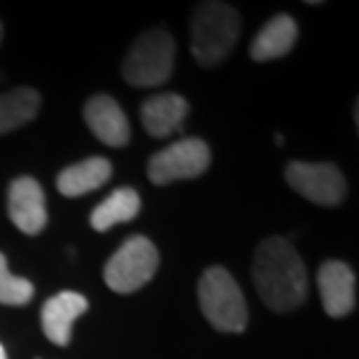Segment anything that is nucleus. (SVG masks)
<instances>
[{
	"label": "nucleus",
	"instance_id": "nucleus-1",
	"mask_svg": "<svg viewBox=\"0 0 359 359\" xmlns=\"http://www.w3.org/2000/svg\"><path fill=\"white\" fill-rule=\"evenodd\" d=\"M252 280L266 308L292 313L308 297V273L297 250L285 238H266L257 248Z\"/></svg>",
	"mask_w": 359,
	"mask_h": 359
},
{
	"label": "nucleus",
	"instance_id": "nucleus-2",
	"mask_svg": "<svg viewBox=\"0 0 359 359\" xmlns=\"http://www.w3.org/2000/svg\"><path fill=\"white\" fill-rule=\"evenodd\" d=\"M241 35V17L226 3H201L191 17V56L198 66H219L233 52Z\"/></svg>",
	"mask_w": 359,
	"mask_h": 359
},
{
	"label": "nucleus",
	"instance_id": "nucleus-3",
	"mask_svg": "<svg viewBox=\"0 0 359 359\" xmlns=\"http://www.w3.org/2000/svg\"><path fill=\"white\" fill-rule=\"evenodd\" d=\"M198 306L215 332L243 334L248 327V304L238 283L224 266H210L198 280Z\"/></svg>",
	"mask_w": 359,
	"mask_h": 359
},
{
	"label": "nucleus",
	"instance_id": "nucleus-4",
	"mask_svg": "<svg viewBox=\"0 0 359 359\" xmlns=\"http://www.w3.org/2000/svg\"><path fill=\"white\" fill-rule=\"evenodd\" d=\"M173 66L175 42L166 31L154 28L135 40L124 59L121 75L131 87H159L173 75Z\"/></svg>",
	"mask_w": 359,
	"mask_h": 359
},
{
	"label": "nucleus",
	"instance_id": "nucleus-5",
	"mask_svg": "<svg viewBox=\"0 0 359 359\" xmlns=\"http://www.w3.org/2000/svg\"><path fill=\"white\" fill-rule=\"evenodd\" d=\"M159 269V250L145 236H131L103 269V280L112 292L133 294L145 287Z\"/></svg>",
	"mask_w": 359,
	"mask_h": 359
},
{
	"label": "nucleus",
	"instance_id": "nucleus-6",
	"mask_svg": "<svg viewBox=\"0 0 359 359\" xmlns=\"http://www.w3.org/2000/svg\"><path fill=\"white\" fill-rule=\"evenodd\" d=\"M212 161L210 147L201 138H184L156 152L147 163V177L156 187L203 175Z\"/></svg>",
	"mask_w": 359,
	"mask_h": 359
},
{
	"label": "nucleus",
	"instance_id": "nucleus-7",
	"mask_svg": "<svg viewBox=\"0 0 359 359\" xmlns=\"http://www.w3.org/2000/svg\"><path fill=\"white\" fill-rule=\"evenodd\" d=\"M285 180L294 191L318 205H339L348 194L346 177L334 163L292 161L285 168Z\"/></svg>",
	"mask_w": 359,
	"mask_h": 359
},
{
	"label": "nucleus",
	"instance_id": "nucleus-8",
	"mask_svg": "<svg viewBox=\"0 0 359 359\" xmlns=\"http://www.w3.org/2000/svg\"><path fill=\"white\" fill-rule=\"evenodd\" d=\"M7 215L26 236H38L47 226V201L38 180L28 175L12 180L7 189Z\"/></svg>",
	"mask_w": 359,
	"mask_h": 359
},
{
	"label": "nucleus",
	"instance_id": "nucleus-9",
	"mask_svg": "<svg viewBox=\"0 0 359 359\" xmlns=\"http://www.w3.org/2000/svg\"><path fill=\"white\" fill-rule=\"evenodd\" d=\"M355 271L343 262H325L318 271L322 308L329 318H346L357 306Z\"/></svg>",
	"mask_w": 359,
	"mask_h": 359
},
{
	"label": "nucleus",
	"instance_id": "nucleus-10",
	"mask_svg": "<svg viewBox=\"0 0 359 359\" xmlns=\"http://www.w3.org/2000/svg\"><path fill=\"white\" fill-rule=\"evenodd\" d=\"M89 311V299L80 292H59L52 299L45 301L40 313L42 332L54 346L66 348L73 341V325L75 320Z\"/></svg>",
	"mask_w": 359,
	"mask_h": 359
},
{
	"label": "nucleus",
	"instance_id": "nucleus-11",
	"mask_svg": "<svg viewBox=\"0 0 359 359\" xmlns=\"http://www.w3.org/2000/svg\"><path fill=\"white\" fill-rule=\"evenodd\" d=\"M84 121L89 131L107 147H124L131 140L128 119L112 96H105V93L91 96L84 105Z\"/></svg>",
	"mask_w": 359,
	"mask_h": 359
},
{
	"label": "nucleus",
	"instance_id": "nucleus-12",
	"mask_svg": "<svg viewBox=\"0 0 359 359\" xmlns=\"http://www.w3.org/2000/svg\"><path fill=\"white\" fill-rule=\"evenodd\" d=\"M187 112L189 103L180 93H156L142 103L140 119L152 138H168L182 128Z\"/></svg>",
	"mask_w": 359,
	"mask_h": 359
},
{
	"label": "nucleus",
	"instance_id": "nucleus-13",
	"mask_svg": "<svg viewBox=\"0 0 359 359\" xmlns=\"http://www.w3.org/2000/svg\"><path fill=\"white\" fill-rule=\"evenodd\" d=\"M299 38V26L290 14H276L269 19L257 38L250 45V59L252 61H276L292 52Z\"/></svg>",
	"mask_w": 359,
	"mask_h": 359
},
{
	"label": "nucleus",
	"instance_id": "nucleus-14",
	"mask_svg": "<svg viewBox=\"0 0 359 359\" xmlns=\"http://www.w3.org/2000/svg\"><path fill=\"white\" fill-rule=\"evenodd\" d=\"M112 177V163L103 156H89L75 166L63 168L56 177V189L68 198H80L84 194L100 189Z\"/></svg>",
	"mask_w": 359,
	"mask_h": 359
},
{
	"label": "nucleus",
	"instance_id": "nucleus-15",
	"mask_svg": "<svg viewBox=\"0 0 359 359\" xmlns=\"http://www.w3.org/2000/svg\"><path fill=\"white\" fill-rule=\"evenodd\" d=\"M138 212H140L138 191L131 189V187H119V189H114L110 196L105 201H100V203L93 208L89 222L96 231L103 233L107 229L135 219Z\"/></svg>",
	"mask_w": 359,
	"mask_h": 359
},
{
	"label": "nucleus",
	"instance_id": "nucleus-16",
	"mask_svg": "<svg viewBox=\"0 0 359 359\" xmlns=\"http://www.w3.org/2000/svg\"><path fill=\"white\" fill-rule=\"evenodd\" d=\"M40 110V93L31 87H19L0 93V135L28 124Z\"/></svg>",
	"mask_w": 359,
	"mask_h": 359
},
{
	"label": "nucleus",
	"instance_id": "nucleus-17",
	"mask_svg": "<svg viewBox=\"0 0 359 359\" xmlns=\"http://www.w3.org/2000/svg\"><path fill=\"white\" fill-rule=\"evenodd\" d=\"M35 287L31 280L12 276L7 266V257L0 252V304L3 306H26L33 299Z\"/></svg>",
	"mask_w": 359,
	"mask_h": 359
},
{
	"label": "nucleus",
	"instance_id": "nucleus-18",
	"mask_svg": "<svg viewBox=\"0 0 359 359\" xmlns=\"http://www.w3.org/2000/svg\"><path fill=\"white\" fill-rule=\"evenodd\" d=\"M0 359H7V353H5V348L0 346Z\"/></svg>",
	"mask_w": 359,
	"mask_h": 359
},
{
	"label": "nucleus",
	"instance_id": "nucleus-19",
	"mask_svg": "<svg viewBox=\"0 0 359 359\" xmlns=\"http://www.w3.org/2000/svg\"><path fill=\"white\" fill-rule=\"evenodd\" d=\"M0 38H3V24H0Z\"/></svg>",
	"mask_w": 359,
	"mask_h": 359
}]
</instances>
